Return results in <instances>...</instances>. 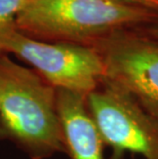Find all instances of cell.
<instances>
[{
  "label": "cell",
  "mask_w": 158,
  "mask_h": 159,
  "mask_svg": "<svg viewBox=\"0 0 158 159\" xmlns=\"http://www.w3.org/2000/svg\"><path fill=\"white\" fill-rule=\"evenodd\" d=\"M102 59L105 80L136 99L146 110L158 116V41L123 29L93 41Z\"/></svg>",
  "instance_id": "5b68a950"
},
{
  "label": "cell",
  "mask_w": 158,
  "mask_h": 159,
  "mask_svg": "<svg viewBox=\"0 0 158 159\" xmlns=\"http://www.w3.org/2000/svg\"><path fill=\"white\" fill-rule=\"evenodd\" d=\"M86 105L104 145L115 155L133 152L144 159H158V116L132 94L104 79L86 96Z\"/></svg>",
  "instance_id": "277c9868"
},
{
  "label": "cell",
  "mask_w": 158,
  "mask_h": 159,
  "mask_svg": "<svg viewBox=\"0 0 158 159\" xmlns=\"http://www.w3.org/2000/svg\"><path fill=\"white\" fill-rule=\"evenodd\" d=\"M0 138L13 141L34 159L66 150L56 89L5 53L0 55Z\"/></svg>",
  "instance_id": "6da1fadb"
},
{
  "label": "cell",
  "mask_w": 158,
  "mask_h": 159,
  "mask_svg": "<svg viewBox=\"0 0 158 159\" xmlns=\"http://www.w3.org/2000/svg\"><path fill=\"white\" fill-rule=\"evenodd\" d=\"M13 53L30 64L56 89L87 96L105 78L102 59L92 46L68 42H45L8 25L0 28V55Z\"/></svg>",
  "instance_id": "3957f363"
},
{
  "label": "cell",
  "mask_w": 158,
  "mask_h": 159,
  "mask_svg": "<svg viewBox=\"0 0 158 159\" xmlns=\"http://www.w3.org/2000/svg\"><path fill=\"white\" fill-rule=\"evenodd\" d=\"M30 0H0V28L15 24L16 16Z\"/></svg>",
  "instance_id": "52a82bcc"
},
{
  "label": "cell",
  "mask_w": 158,
  "mask_h": 159,
  "mask_svg": "<svg viewBox=\"0 0 158 159\" xmlns=\"http://www.w3.org/2000/svg\"><path fill=\"white\" fill-rule=\"evenodd\" d=\"M119 1L139 6V7L158 13V0H119Z\"/></svg>",
  "instance_id": "ba28073f"
},
{
  "label": "cell",
  "mask_w": 158,
  "mask_h": 159,
  "mask_svg": "<svg viewBox=\"0 0 158 159\" xmlns=\"http://www.w3.org/2000/svg\"><path fill=\"white\" fill-rule=\"evenodd\" d=\"M56 110L65 143L72 159H104V142L87 109L86 97L56 89Z\"/></svg>",
  "instance_id": "8992f818"
},
{
  "label": "cell",
  "mask_w": 158,
  "mask_h": 159,
  "mask_svg": "<svg viewBox=\"0 0 158 159\" xmlns=\"http://www.w3.org/2000/svg\"><path fill=\"white\" fill-rule=\"evenodd\" d=\"M134 29H136L138 32L142 33V34L158 41V21L148 24V25L137 27V28H134Z\"/></svg>",
  "instance_id": "9c48e42d"
},
{
  "label": "cell",
  "mask_w": 158,
  "mask_h": 159,
  "mask_svg": "<svg viewBox=\"0 0 158 159\" xmlns=\"http://www.w3.org/2000/svg\"><path fill=\"white\" fill-rule=\"evenodd\" d=\"M156 21L158 13L119 0H30L15 25L40 41L89 46L112 32Z\"/></svg>",
  "instance_id": "7a4b0ae2"
}]
</instances>
